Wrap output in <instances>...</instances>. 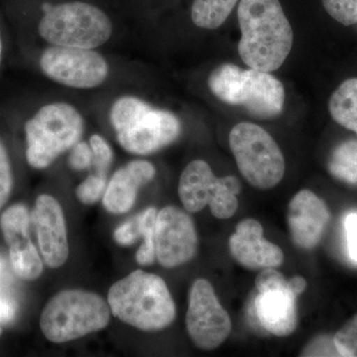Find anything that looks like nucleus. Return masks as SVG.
Wrapping results in <instances>:
<instances>
[{
	"label": "nucleus",
	"instance_id": "1",
	"mask_svg": "<svg viewBox=\"0 0 357 357\" xmlns=\"http://www.w3.org/2000/svg\"><path fill=\"white\" fill-rule=\"evenodd\" d=\"M241 39L238 53L244 64L271 73L292 50L293 29L279 0H241L237 10Z\"/></svg>",
	"mask_w": 357,
	"mask_h": 357
},
{
	"label": "nucleus",
	"instance_id": "2",
	"mask_svg": "<svg viewBox=\"0 0 357 357\" xmlns=\"http://www.w3.org/2000/svg\"><path fill=\"white\" fill-rule=\"evenodd\" d=\"M107 303L115 318L143 332L164 330L176 319L175 302L165 281L140 269L115 282Z\"/></svg>",
	"mask_w": 357,
	"mask_h": 357
},
{
	"label": "nucleus",
	"instance_id": "3",
	"mask_svg": "<svg viewBox=\"0 0 357 357\" xmlns=\"http://www.w3.org/2000/svg\"><path fill=\"white\" fill-rule=\"evenodd\" d=\"M117 141L131 154L149 155L178 139L182 126L177 116L136 98L121 96L110 109Z\"/></svg>",
	"mask_w": 357,
	"mask_h": 357
},
{
	"label": "nucleus",
	"instance_id": "4",
	"mask_svg": "<svg viewBox=\"0 0 357 357\" xmlns=\"http://www.w3.org/2000/svg\"><path fill=\"white\" fill-rule=\"evenodd\" d=\"M208 88L222 102L243 107L260 119L278 116L285 103L283 84L270 73L222 64L211 73Z\"/></svg>",
	"mask_w": 357,
	"mask_h": 357
},
{
	"label": "nucleus",
	"instance_id": "5",
	"mask_svg": "<svg viewBox=\"0 0 357 357\" xmlns=\"http://www.w3.org/2000/svg\"><path fill=\"white\" fill-rule=\"evenodd\" d=\"M110 314L109 303L98 294L63 290L47 303L40 328L49 342L65 344L107 328Z\"/></svg>",
	"mask_w": 357,
	"mask_h": 357
},
{
	"label": "nucleus",
	"instance_id": "6",
	"mask_svg": "<svg viewBox=\"0 0 357 357\" xmlns=\"http://www.w3.org/2000/svg\"><path fill=\"white\" fill-rule=\"evenodd\" d=\"M84 121L81 112L67 102L44 105L26 122V158L35 169H45L79 142Z\"/></svg>",
	"mask_w": 357,
	"mask_h": 357
},
{
	"label": "nucleus",
	"instance_id": "7",
	"mask_svg": "<svg viewBox=\"0 0 357 357\" xmlns=\"http://www.w3.org/2000/svg\"><path fill=\"white\" fill-rule=\"evenodd\" d=\"M43 10L38 32L49 44L96 49L112 37V20L105 11L93 4L81 1L54 6L45 4Z\"/></svg>",
	"mask_w": 357,
	"mask_h": 357
},
{
	"label": "nucleus",
	"instance_id": "8",
	"mask_svg": "<svg viewBox=\"0 0 357 357\" xmlns=\"http://www.w3.org/2000/svg\"><path fill=\"white\" fill-rule=\"evenodd\" d=\"M229 146L241 175L256 189H272L285 175V159L280 147L257 124H236L229 133Z\"/></svg>",
	"mask_w": 357,
	"mask_h": 357
},
{
	"label": "nucleus",
	"instance_id": "9",
	"mask_svg": "<svg viewBox=\"0 0 357 357\" xmlns=\"http://www.w3.org/2000/svg\"><path fill=\"white\" fill-rule=\"evenodd\" d=\"M241 183L234 176L218 178L204 160L190 162L178 182V197L185 211L199 213L206 206L218 220H227L238 208Z\"/></svg>",
	"mask_w": 357,
	"mask_h": 357
},
{
	"label": "nucleus",
	"instance_id": "10",
	"mask_svg": "<svg viewBox=\"0 0 357 357\" xmlns=\"http://www.w3.org/2000/svg\"><path fill=\"white\" fill-rule=\"evenodd\" d=\"M40 68L55 83L79 89L98 88L109 75V63L93 49L55 45L45 49Z\"/></svg>",
	"mask_w": 357,
	"mask_h": 357
},
{
	"label": "nucleus",
	"instance_id": "11",
	"mask_svg": "<svg viewBox=\"0 0 357 357\" xmlns=\"http://www.w3.org/2000/svg\"><path fill=\"white\" fill-rule=\"evenodd\" d=\"M185 326L192 344L206 351L218 349L231 333L229 312L206 279H197L190 289Z\"/></svg>",
	"mask_w": 357,
	"mask_h": 357
},
{
	"label": "nucleus",
	"instance_id": "12",
	"mask_svg": "<svg viewBox=\"0 0 357 357\" xmlns=\"http://www.w3.org/2000/svg\"><path fill=\"white\" fill-rule=\"evenodd\" d=\"M156 259L164 268L185 264L198 251L199 238L196 227L187 211L167 206L157 213Z\"/></svg>",
	"mask_w": 357,
	"mask_h": 357
},
{
	"label": "nucleus",
	"instance_id": "13",
	"mask_svg": "<svg viewBox=\"0 0 357 357\" xmlns=\"http://www.w3.org/2000/svg\"><path fill=\"white\" fill-rule=\"evenodd\" d=\"M29 213L22 204H14L2 213L0 227L9 248L14 273L26 281L36 280L43 272V259L29 236Z\"/></svg>",
	"mask_w": 357,
	"mask_h": 357
},
{
	"label": "nucleus",
	"instance_id": "14",
	"mask_svg": "<svg viewBox=\"0 0 357 357\" xmlns=\"http://www.w3.org/2000/svg\"><path fill=\"white\" fill-rule=\"evenodd\" d=\"M42 259L49 268L63 266L69 258V241L64 211L57 199L50 195H41L36 199L32 213Z\"/></svg>",
	"mask_w": 357,
	"mask_h": 357
},
{
	"label": "nucleus",
	"instance_id": "15",
	"mask_svg": "<svg viewBox=\"0 0 357 357\" xmlns=\"http://www.w3.org/2000/svg\"><path fill=\"white\" fill-rule=\"evenodd\" d=\"M330 220L328 204L310 190L298 192L289 203V231L293 243L301 249L312 250L316 248L321 243Z\"/></svg>",
	"mask_w": 357,
	"mask_h": 357
},
{
	"label": "nucleus",
	"instance_id": "16",
	"mask_svg": "<svg viewBox=\"0 0 357 357\" xmlns=\"http://www.w3.org/2000/svg\"><path fill=\"white\" fill-rule=\"evenodd\" d=\"M229 246L232 257L248 270L277 268L284 261L282 249L264 238L262 225L255 218H246L236 225Z\"/></svg>",
	"mask_w": 357,
	"mask_h": 357
},
{
	"label": "nucleus",
	"instance_id": "17",
	"mask_svg": "<svg viewBox=\"0 0 357 357\" xmlns=\"http://www.w3.org/2000/svg\"><path fill=\"white\" fill-rule=\"evenodd\" d=\"M297 299L289 285L258 292L255 300L256 318L275 337H289L297 328Z\"/></svg>",
	"mask_w": 357,
	"mask_h": 357
},
{
	"label": "nucleus",
	"instance_id": "18",
	"mask_svg": "<svg viewBox=\"0 0 357 357\" xmlns=\"http://www.w3.org/2000/svg\"><path fill=\"white\" fill-rule=\"evenodd\" d=\"M156 169L144 160H134L114 174L103 195V206L114 215L128 213L143 185L153 180Z\"/></svg>",
	"mask_w": 357,
	"mask_h": 357
},
{
	"label": "nucleus",
	"instance_id": "19",
	"mask_svg": "<svg viewBox=\"0 0 357 357\" xmlns=\"http://www.w3.org/2000/svg\"><path fill=\"white\" fill-rule=\"evenodd\" d=\"M328 110L333 121L357 135V77L347 79L333 91Z\"/></svg>",
	"mask_w": 357,
	"mask_h": 357
},
{
	"label": "nucleus",
	"instance_id": "20",
	"mask_svg": "<svg viewBox=\"0 0 357 357\" xmlns=\"http://www.w3.org/2000/svg\"><path fill=\"white\" fill-rule=\"evenodd\" d=\"M239 0H194L192 21L202 29H218L225 22Z\"/></svg>",
	"mask_w": 357,
	"mask_h": 357
},
{
	"label": "nucleus",
	"instance_id": "21",
	"mask_svg": "<svg viewBox=\"0 0 357 357\" xmlns=\"http://www.w3.org/2000/svg\"><path fill=\"white\" fill-rule=\"evenodd\" d=\"M328 172L345 184L357 185V140L340 143L330 155Z\"/></svg>",
	"mask_w": 357,
	"mask_h": 357
},
{
	"label": "nucleus",
	"instance_id": "22",
	"mask_svg": "<svg viewBox=\"0 0 357 357\" xmlns=\"http://www.w3.org/2000/svg\"><path fill=\"white\" fill-rule=\"evenodd\" d=\"M157 211L155 208H148L138 215L140 222L141 237L143 243L136 252V261L142 266L153 264L156 260V218Z\"/></svg>",
	"mask_w": 357,
	"mask_h": 357
},
{
	"label": "nucleus",
	"instance_id": "23",
	"mask_svg": "<svg viewBox=\"0 0 357 357\" xmlns=\"http://www.w3.org/2000/svg\"><path fill=\"white\" fill-rule=\"evenodd\" d=\"M16 314V302L10 288V278L6 263L0 257V324L13 321Z\"/></svg>",
	"mask_w": 357,
	"mask_h": 357
},
{
	"label": "nucleus",
	"instance_id": "24",
	"mask_svg": "<svg viewBox=\"0 0 357 357\" xmlns=\"http://www.w3.org/2000/svg\"><path fill=\"white\" fill-rule=\"evenodd\" d=\"M107 175L96 173L84 178L77 188V198L84 204L96 203L107 189Z\"/></svg>",
	"mask_w": 357,
	"mask_h": 357
},
{
	"label": "nucleus",
	"instance_id": "25",
	"mask_svg": "<svg viewBox=\"0 0 357 357\" xmlns=\"http://www.w3.org/2000/svg\"><path fill=\"white\" fill-rule=\"evenodd\" d=\"M338 354L344 357H357V314L333 335Z\"/></svg>",
	"mask_w": 357,
	"mask_h": 357
},
{
	"label": "nucleus",
	"instance_id": "26",
	"mask_svg": "<svg viewBox=\"0 0 357 357\" xmlns=\"http://www.w3.org/2000/svg\"><path fill=\"white\" fill-rule=\"evenodd\" d=\"M326 13L345 26L357 23V0H323Z\"/></svg>",
	"mask_w": 357,
	"mask_h": 357
},
{
	"label": "nucleus",
	"instance_id": "27",
	"mask_svg": "<svg viewBox=\"0 0 357 357\" xmlns=\"http://www.w3.org/2000/svg\"><path fill=\"white\" fill-rule=\"evenodd\" d=\"M89 145L93 150V164L96 167V173L107 175V171L112 165V157H114L112 147L109 146L105 138L98 134L91 135Z\"/></svg>",
	"mask_w": 357,
	"mask_h": 357
},
{
	"label": "nucleus",
	"instance_id": "28",
	"mask_svg": "<svg viewBox=\"0 0 357 357\" xmlns=\"http://www.w3.org/2000/svg\"><path fill=\"white\" fill-rule=\"evenodd\" d=\"M13 178L10 161L3 143L0 140V210L3 208L13 190Z\"/></svg>",
	"mask_w": 357,
	"mask_h": 357
},
{
	"label": "nucleus",
	"instance_id": "29",
	"mask_svg": "<svg viewBox=\"0 0 357 357\" xmlns=\"http://www.w3.org/2000/svg\"><path fill=\"white\" fill-rule=\"evenodd\" d=\"M300 356H340L335 347L333 337L319 335L306 345Z\"/></svg>",
	"mask_w": 357,
	"mask_h": 357
},
{
	"label": "nucleus",
	"instance_id": "30",
	"mask_svg": "<svg viewBox=\"0 0 357 357\" xmlns=\"http://www.w3.org/2000/svg\"><path fill=\"white\" fill-rule=\"evenodd\" d=\"M114 237L122 246L132 245L141 237L139 218L138 215L131 218L114 230Z\"/></svg>",
	"mask_w": 357,
	"mask_h": 357
},
{
	"label": "nucleus",
	"instance_id": "31",
	"mask_svg": "<svg viewBox=\"0 0 357 357\" xmlns=\"http://www.w3.org/2000/svg\"><path fill=\"white\" fill-rule=\"evenodd\" d=\"M287 285L288 279H286L281 272L277 271L276 268L262 269V272H260L255 279V287L258 292L281 288Z\"/></svg>",
	"mask_w": 357,
	"mask_h": 357
},
{
	"label": "nucleus",
	"instance_id": "32",
	"mask_svg": "<svg viewBox=\"0 0 357 357\" xmlns=\"http://www.w3.org/2000/svg\"><path fill=\"white\" fill-rule=\"evenodd\" d=\"M93 155L91 145L86 144L84 141H79L72 148V153L69 157L70 168L76 171H84L93 165Z\"/></svg>",
	"mask_w": 357,
	"mask_h": 357
},
{
	"label": "nucleus",
	"instance_id": "33",
	"mask_svg": "<svg viewBox=\"0 0 357 357\" xmlns=\"http://www.w3.org/2000/svg\"><path fill=\"white\" fill-rule=\"evenodd\" d=\"M347 250L352 261L357 263V211L349 213L344 220Z\"/></svg>",
	"mask_w": 357,
	"mask_h": 357
},
{
	"label": "nucleus",
	"instance_id": "34",
	"mask_svg": "<svg viewBox=\"0 0 357 357\" xmlns=\"http://www.w3.org/2000/svg\"><path fill=\"white\" fill-rule=\"evenodd\" d=\"M289 288L292 290V292L295 294L297 297L302 295L303 293L306 291L307 283L306 279L302 276L292 277L291 279H288Z\"/></svg>",
	"mask_w": 357,
	"mask_h": 357
},
{
	"label": "nucleus",
	"instance_id": "35",
	"mask_svg": "<svg viewBox=\"0 0 357 357\" xmlns=\"http://www.w3.org/2000/svg\"><path fill=\"white\" fill-rule=\"evenodd\" d=\"M1 54H2V41H1V36H0V61H1Z\"/></svg>",
	"mask_w": 357,
	"mask_h": 357
},
{
	"label": "nucleus",
	"instance_id": "36",
	"mask_svg": "<svg viewBox=\"0 0 357 357\" xmlns=\"http://www.w3.org/2000/svg\"><path fill=\"white\" fill-rule=\"evenodd\" d=\"M0 335H1V328H0Z\"/></svg>",
	"mask_w": 357,
	"mask_h": 357
}]
</instances>
